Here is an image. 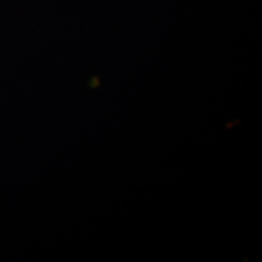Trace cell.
Wrapping results in <instances>:
<instances>
[]
</instances>
